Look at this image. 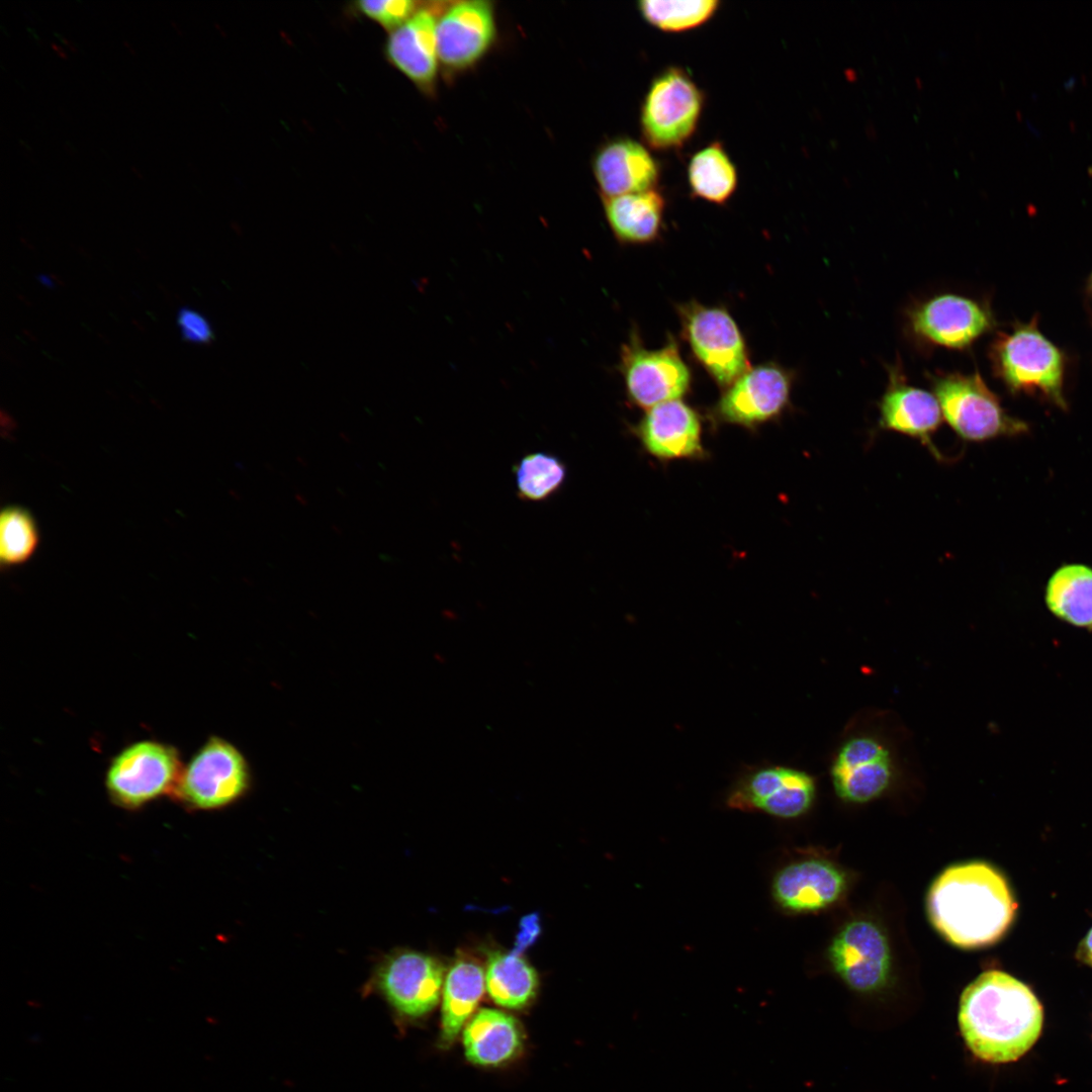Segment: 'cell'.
<instances>
[{
  "label": "cell",
  "mask_w": 1092,
  "mask_h": 1092,
  "mask_svg": "<svg viewBox=\"0 0 1092 1092\" xmlns=\"http://www.w3.org/2000/svg\"><path fill=\"white\" fill-rule=\"evenodd\" d=\"M958 1019L973 1055L1002 1064L1018 1060L1035 1043L1043 1011L1028 986L1006 973L988 971L964 990Z\"/></svg>",
  "instance_id": "1"
},
{
  "label": "cell",
  "mask_w": 1092,
  "mask_h": 1092,
  "mask_svg": "<svg viewBox=\"0 0 1092 1092\" xmlns=\"http://www.w3.org/2000/svg\"><path fill=\"white\" fill-rule=\"evenodd\" d=\"M927 907L935 928L952 944L967 948L1000 939L1016 911L1004 877L981 861L946 869L932 884Z\"/></svg>",
  "instance_id": "2"
},
{
  "label": "cell",
  "mask_w": 1092,
  "mask_h": 1092,
  "mask_svg": "<svg viewBox=\"0 0 1092 1092\" xmlns=\"http://www.w3.org/2000/svg\"><path fill=\"white\" fill-rule=\"evenodd\" d=\"M949 428L965 442H985L1025 433L1027 425L1002 407L978 372L934 371L927 374Z\"/></svg>",
  "instance_id": "3"
},
{
  "label": "cell",
  "mask_w": 1092,
  "mask_h": 1092,
  "mask_svg": "<svg viewBox=\"0 0 1092 1092\" xmlns=\"http://www.w3.org/2000/svg\"><path fill=\"white\" fill-rule=\"evenodd\" d=\"M705 95L682 68L670 66L658 73L640 107V130L648 148H682L697 130Z\"/></svg>",
  "instance_id": "4"
},
{
  "label": "cell",
  "mask_w": 1092,
  "mask_h": 1092,
  "mask_svg": "<svg viewBox=\"0 0 1092 1092\" xmlns=\"http://www.w3.org/2000/svg\"><path fill=\"white\" fill-rule=\"evenodd\" d=\"M252 785L245 754L226 739L212 736L182 769L172 794L188 808L217 810L242 799Z\"/></svg>",
  "instance_id": "5"
},
{
  "label": "cell",
  "mask_w": 1092,
  "mask_h": 1092,
  "mask_svg": "<svg viewBox=\"0 0 1092 1092\" xmlns=\"http://www.w3.org/2000/svg\"><path fill=\"white\" fill-rule=\"evenodd\" d=\"M681 336L694 357L722 388L750 368L745 339L729 311L692 300L677 306Z\"/></svg>",
  "instance_id": "6"
},
{
  "label": "cell",
  "mask_w": 1092,
  "mask_h": 1092,
  "mask_svg": "<svg viewBox=\"0 0 1092 1092\" xmlns=\"http://www.w3.org/2000/svg\"><path fill=\"white\" fill-rule=\"evenodd\" d=\"M906 326L923 347L963 351L992 328L993 317L978 300L943 292L914 302L907 309Z\"/></svg>",
  "instance_id": "7"
},
{
  "label": "cell",
  "mask_w": 1092,
  "mask_h": 1092,
  "mask_svg": "<svg viewBox=\"0 0 1092 1092\" xmlns=\"http://www.w3.org/2000/svg\"><path fill=\"white\" fill-rule=\"evenodd\" d=\"M997 374L1012 390L1038 389L1065 407L1063 357L1058 348L1036 329L1020 327L1002 335L991 354Z\"/></svg>",
  "instance_id": "8"
},
{
  "label": "cell",
  "mask_w": 1092,
  "mask_h": 1092,
  "mask_svg": "<svg viewBox=\"0 0 1092 1092\" xmlns=\"http://www.w3.org/2000/svg\"><path fill=\"white\" fill-rule=\"evenodd\" d=\"M618 368L628 398L641 407L679 399L691 387V370L671 338L659 349H647L633 332L622 346Z\"/></svg>",
  "instance_id": "9"
},
{
  "label": "cell",
  "mask_w": 1092,
  "mask_h": 1092,
  "mask_svg": "<svg viewBox=\"0 0 1092 1092\" xmlns=\"http://www.w3.org/2000/svg\"><path fill=\"white\" fill-rule=\"evenodd\" d=\"M182 769L174 747L156 741H141L114 757L107 770L106 788L116 804L135 809L165 793H172Z\"/></svg>",
  "instance_id": "10"
},
{
  "label": "cell",
  "mask_w": 1092,
  "mask_h": 1092,
  "mask_svg": "<svg viewBox=\"0 0 1092 1092\" xmlns=\"http://www.w3.org/2000/svg\"><path fill=\"white\" fill-rule=\"evenodd\" d=\"M815 794L814 778L802 769L768 763L751 765L732 785L727 805L788 819L807 812Z\"/></svg>",
  "instance_id": "11"
},
{
  "label": "cell",
  "mask_w": 1092,
  "mask_h": 1092,
  "mask_svg": "<svg viewBox=\"0 0 1092 1092\" xmlns=\"http://www.w3.org/2000/svg\"><path fill=\"white\" fill-rule=\"evenodd\" d=\"M897 759L890 744L872 732L847 736L833 755L830 777L844 801L866 803L883 795L897 776Z\"/></svg>",
  "instance_id": "12"
},
{
  "label": "cell",
  "mask_w": 1092,
  "mask_h": 1092,
  "mask_svg": "<svg viewBox=\"0 0 1092 1092\" xmlns=\"http://www.w3.org/2000/svg\"><path fill=\"white\" fill-rule=\"evenodd\" d=\"M444 965L437 958L401 950L387 957L377 968L372 987L403 1019H418L438 1004L444 979Z\"/></svg>",
  "instance_id": "13"
},
{
  "label": "cell",
  "mask_w": 1092,
  "mask_h": 1092,
  "mask_svg": "<svg viewBox=\"0 0 1092 1092\" xmlns=\"http://www.w3.org/2000/svg\"><path fill=\"white\" fill-rule=\"evenodd\" d=\"M794 373L778 363L750 367L725 388L714 406L725 423L754 427L779 417L790 403Z\"/></svg>",
  "instance_id": "14"
},
{
  "label": "cell",
  "mask_w": 1092,
  "mask_h": 1092,
  "mask_svg": "<svg viewBox=\"0 0 1092 1092\" xmlns=\"http://www.w3.org/2000/svg\"><path fill=\"white\" fill-rule=\"evenodd\" d=\"M887 372L888 383L878 402L879 430L915 439L937 461H947L933 442L943 419L935 395L910 384L899 358L888 365Z\"/></svg>",
  "instance_id": "15"
},
{
  "label": "cell",
  "mask_w": 1092,
  "mask_h": 1092,
  "mask_svg": "<svg viewBox=\"0 0 1092 1092\" xmlns=\"http://www.w3.org/2000/svg\"><path fill=\"white\" fill-rule=\"evenodd\" d=\"M496 36L492 2L466 0L453 3L437 18L439 62L450 71H462L479 62Z\"/></svg>",
  "instance_id": "16"
},
{
  "label": "cell",
  "mask_w": 1092,
  "mask_h": 1092,
  "mask_svg": "<svg viewBox=\"0 0 1092 1092\" xmlns=\"http://www.w3.org/2000/svg\"><path fill=\"white\" fill-rule=\"evenodd\" d=\"M829 958L836 973L857 991L876 990L888 980L889 944L872 922L859 920L845 925L834 938Z\"/></svg>",
  "instance_id": "17"
},
{
  "label": "cell",
  "mask_w": 1092,
  "mask_h": 1092,
  "mask_svg": "<svg viewBox=\"0 0 1092 1092\" xmlns=\"http://www.w3.org/2000/svg\"><path fill=\"white\" fill-rule=\"evenodd\" d=\"M592 167L603 198L655 189L660 179L659 164L648 148L628 136L602 145Z\"/></svg>",
  "instance_id": "18"
},
{
  "label": "cell",
  "mask_w": 1092,
  "mask_h": 1092,
  "mask_svg": "<svg viewBox=\"0 0 1092 1092\" xmlns=\"http://www.w3.org/2000/svg\"><path fill=\"white\" fill-rule=\"evenodd\" d=\"M437 18L431 9L420 8L390 32L385 44L388 62L426 91L434 87L440 63L436 39Z\"/></svg>",
  "instance_id": "19"
},
{
  "label": "cell",
  "mask_w": 1092,
  "mask_h": 1092,
  "mask_svg": "<svg viewBox=\"0 0 1092 1092\" xmlns=\"http://www.w3.org/2000/svg\"><path fill=\"white\" fill-rule=\"evenodd\" d=\"M637 431L646 450L658 458L694 457L702 453L699 416L680 399L648 408Z\"/></svg>",
  "instance_id": "20"
},
{
  "label": "cell",
  "mask_w": 1092,
  "mask_h": 1092,
  "mask_svg": "<svg viewBox=\"0 0 1092 1092\" xmlns=\"http://www.w3.org/2000/svg\"><path fill=\"white\" fill-rule=\"evenodd\" d=\"M844 886V876L833 864L807 859L782 869L774 879L771 892L781 907L793 912H808L832 904Z\"/></svg>",
  "instance_id": "21"
},
{
  "label": "cell",
  "mask_w": 1092,
  "mask_h": 1092,
  "mask_svg": "<svg viewBox=\"0 0 1092 1092\" xmlns=\"http://www.w3.org/2000/svg\"><path fill=\"white\" fill-rule=\"evenodd\" d=\"M463 1048L468 1061L483 1067L503 1065L523 1044L519 1023L509 1013L491 1008L476 1012L463 1028Z\"/></svg>",
  "instance_id": "22"
},
{
  "label": "cell",
  "mask_w": 1092,
  "mask_h": 1092,
  "mask_svg": "<svg viewBox=\"0 0 1092 1092\" xmlns=\"http://www.w3.org/2000/svg\"><path fill=\"white\" fill-rule=\"evenodd\" d=\"M610 229L622 244L644 245L654 242L663 225L665 199L655 189L603 198Z\"/></svg>",
  "instance_id": "23"
},
{
  "label": "cell",
  "mask_w": 1092,
  "mask_h": 1092,
  "mask_svg": "<svg viewBox=\"0 0 1092 1092\" xmlns=\"http://www.w3.org/2000/svg\"><path fill=\"white\" fill-rule=\"evenodd\" d=\"M485 989V975L472 958L459 957L450 967L443 987L441 1043L451 1044L471 1018Z\"/></svg>",
  "instance_id": "24"
},
{
  "label": "cell",
  "mask_w": 1092,
  "mask_h": 1092,
  "mask_svg": "<svg viewBox=\"0 0 1092 1092\" xmlns=\"http://www.w3.org/2000/svg\"><path fill=\"white\" fill-rule=\"evenodd\" d=\"M1045 604L1062 621L1092 630V568L1068 564L1056 570L1045 587Z\"/></svg>",
  "instance_id": "25"
},
{
  "label": "cell",
  "mask_w": 1092,
  "mask_h": 1092,
  "mask_svg": "<svg viewBox=\"0 0 1092 1092\" xmlns=\"http://www.w3.org/2000/svg\"><path fill=\"white\" fill-rule=\"evenodd\" d=\"M485 988L497 1005L520 1009L534 999L538 989V977L522 954L495 951L491 952L487 960Z\"/></svg>",
  "instance_id": "26"
},
{
  "label": "cell",
  "mask_w": 1092,
  "mask_h": 1092,
  "mask_svg": "<svg viewBox=\"0 0 1092 1092\" xmlns=\"http://www.w3.org/2000/svg\"><path fill=\"white\" fill-rule=\"evenodd\" d=\"M687 170L691 193L705 201L724 204L737 188L736 167L721 142H712L697 151Z\"/></svg>",
  "instance_id": "27"
},
{
  "label": "cell",
  "mask_w": 1092,
  "mask_h": 1092,
  "mask_svg": "<svg viewBox=\"0 0 1092 1092\" xmlns=\"http://www.w3.org/2000/svg\"><path fill=\"white\" fill-rule=\"evenodd\" d=\"M518 496L526 502H543L556 494L567 476L564 462L547 452L524 455L514 467Z\"/></svg>",
  "instance_id": "28"
},
{
  "label": "cell",
  "mask_w": 1092,
  "mask_h": 1092,
  "mask_svg": "<svg viewBox=\"0 0 1092 1092\" xmlns=\"http://www.w3.org/2000/svg\"><path fill=\"white\" fill-rule=\"evenodd\" d=\"M717 0H643L637 3L647 23L664 32H682L709 21L720 6Z\"/></svg>",
  "instance_id": "29"
},
{
  "label": "cell",
  "mask_w": 1092,
  "mask_h": 1092,
  "mask_svg": "<svg viewBox=\"0 0 1092 1092\" xmlns=\"http://www.w3.org/2000/svg\"><path fill=\"white\" fill-rule=\"evenodd\" d=\"M39 535L31 514L18 506L4 508L0 515V563L13 567L27 561L36 550Z\"/></svg>",
  "instance_id": "30"
},
{
  "label": "cell",
  "mask_w": 1092,
  "mask_h": 1092,
  "mask_svg": "<svg viewBox=\"0 0 1092 1092\" xmlns=\"http://www.w3.org/2000/svg\"><path fill=\"white\" fill-rule=\"evenodd\" d=\"M412 0L360 1L357 10L378 22L387 30H394L407 21L420 8Z\"/></svg>",
  "instance_id": "31"
},
{
  "label": "cell",
  "mask_w": 1092,
  "mask_h": 1092,
  "mask_svg": "<svg viewBox=\"0 0 1092 1092\" xmlns=\"http://www.w3.org/2000/svg\"><path fill=\"white\" fill-rule=\"evenodd\" d=\"M177 323L182 339L186 342L209 344L214 338L211 325L207 318L192 308L181 307L178 310Z\"/></svg>",
  "instance_id": "32"
},
{
  "label": "cell",
  "mask_w": 1092,
  "mask_h": 1092,
  "mask_svg": "<svg viewBox=\"0 0 1092 1092\" xmlns=\"http://www.w3.org/2000/svg\"><path fill=\"white\" fill-rule=\"evenodd\" d=\"M541 933L540 918L537 913H531L525 915L519 925V932L516 937L515 947L512 951L521 954L529 946H531Z\"/></svg>",
  "instance_id": "33"
},
{
  "label": "cell",
  "mask_w": 1092,
  "mask_h": 1092,
  "mask_svg": "<svg viewBox=\"0 0 1092 1092\" xmlns=\"http://www.w3.org/2000/svg\"><path fill=\"white\" fill-rule=\"evenodd\" d=\"M1077 958L1092 967V928L1088 931L1078 946Z\"/></svg>",
  "instance_id": "34"
},
{
  "label": "cell",
  "mask_w": 1092,
  "mask_h": 1092,
  "mask_svg": "<svg viewBox=\"0 0 1092 1092\" xmlns=\"http://www.w3.org/2000/svg\"><path fill=\"white\" fill-rule=\"evenodd\" d=\"M51 48L63 59H68L67 51L56 42H51Z\"/></svg>",
  "instance_id": "35"
},
{
  "label": "cell",
  "mask_w": 1092,
  "mask_h": 1092,
  "mask_svg": "<svg viewBox=\"0 0 1092 1092\" xmlns=\"http://www.w3.org/2000/svg\"><path fill=\"white\" fill-rule=\"evenodd\" d=\"M57 35H58V34H57ZM58 36H59V35H58ZM59 37H60L61 41H62V42H63V43H64V44H65V46H66V47H67V48H68V49L70 50V51H72V52H74V53H76V52L78 51V48H77V46H76V44H75V43H74L73 41L69 40V39H68V38H66V37H61V36H59Z\"/></svg>",
  "instance_id": "36"
},
{
  "label": "cell",
  "mask_w": 1092,
  "mask_h": 1092,
  "mask_svg": "<svg viewBox=\"0 0 1092 1092\" xmlns=\"http://www.w3.org/2000/svg\"><path fill=\"white\" fill-rule=\"evenodd\" d=\"M130 171H131V172H132V173H133V174H134V175H135V176H136L138 178H140V179H142V180H143V179H145V178H144V174H143V173L141 172V170H140V169H139L138 167H135L134 165H131V166H130Z\"/></svg>",
  "instance_id": "37"
},
{
  "label": "cell",
  "mask_w": 1092,
  "mask_h": 1092,
  "mask_svg": "<svg viewBox=\"0 0 1092 1092\" xmlns=\"http://www.w3.org/2000/svg\"><path fill=\"white\" fill-rule=\"evenodd\" d=\"M123 46L129 51L130 54L135 55L134 48L127 39L122 40Z\"/></svg>",
  "instance_id": "38"
},
{
  "label": "cell",
  "mask_w": 1092,
  "mask_h": 1092,
  "mask_svg": "<svg viewBox=\"0 0 1092 1092\" xmlns=\"http://www.w3.org/2000/svg\"><path fill=\"white\" fill-rule=\"evenodd\" d=\"M844 74H845V76H846V77H847L848 79H850V80H852V79H854V78L856 77V73H855V71H853V70H852L851 68H847V69H846V70L844 71Z\"/></svg>",
  "instance_id": "39"
},
{
  "label": "cell",
  "mask_w": 1092,
  "mask_h": 1092,
  "mask_svg": "<svg viewBox=\"0 0 1092 1092\" xmlns=\"http://www.w3.org/2000/svg\"><path fill=\"white\" fill-rule=\"evenodd\" d=\"M38 279H39L40 283H42V284H44V285H47L49 287H52V281L47 276L40 275L38 277Z\"/></svg>",
  "instance_id": "40"
},
{
  "label": "cell",
  "mask_w": 1092,
  "mask_h": 1092,
  "mask_svg": "<svg viewBox=\"0 0 1092 1092\" xmlns=\"http://www.w3.org/2000/svg\"><path fill=\"white\" fill-rule=\"evenodd\" d=\"M170 23H171V25H172V26L174 27V29H175V30H176V31L178 32V34H179V35H182V34H183V33H182V30H181V28L179 27V25H178V23H177V22H175L174 20H171V21H170Z\"/></svg>",
  "instance_id": "41"
}]
</instances>
